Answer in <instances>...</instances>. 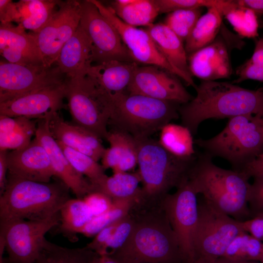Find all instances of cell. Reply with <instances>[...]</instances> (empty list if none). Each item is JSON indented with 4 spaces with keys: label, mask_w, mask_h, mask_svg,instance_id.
<instances>
[{
    "label": "cell",
    "mask_w": 263,
    "mask_h": 263,
    "mask_svg": "<svg viewBox=\"0 0 263 263\" xmlns=\"http://www.w3.org/2000/svg\"><path fill=\"white\" fill-rule=\"evenodd\" d=\"M162 206L178 240L187 263H194L193 236L198 219L197 194L188 180L168 194Z\"/></svg>",
    "instance_id": "9a60e30c"
},
{
    "label": "cell",
    "mask_w": 263,
    "mask_h": 263,
    "mask_svg": "<svg viewBox=\"0 0 263 263\" xmlns=\"http://www.w3.org/2000/svg\"><path fill=\"white\" fill-rule=\"evenodd\" d=\"M223 16L241 37L252 38L258 36L257 15L251 10L239 5L237 0H233Z\"/></svg>",
    "instance_id": "f35d334b"
},
{
    "label": "cell",
    "mask_w": 263,
    "mask_h": 263,
    "mask_svg": "<svg viewBox=\"0 0 263 263\" xmlns=\"http://www.w3.org/2000/svg\"><path fill=\"white\" fill-rule=\"evenodd\" d=\"M0 52L10 63L43 64L33 33H27L21 26L12 23H0Z\"/></svg>",
    "instance_id": "44dd1931"
},
{
    "label": "cell",
    "mask_w": 263,
    "mask_h": 263,
    "mask_svg": "<svg viewBox=\"0 0 263 263\" xmlns=\"http://www.w3.org/2000/svg\"><path fill=\"white\" fill-rule=\"evenodd\" d=\"M106 139L110 147L101 157V165L106 169H112L113 173L126 172L132 170L138 164L137 141L124 131L112 129Z\"/></svg>",
    "instance_id": "cb8c5ba5"
},
{
    "label": "cell",
    "mask_w": 263,
    "mask_h": 263,
    "mask_svg": "<svg viewBox=\"0 0 263 263\" xmlns=\"http://www.w3.org/2000/svg\"><path fill=\"white\" fill-rule=\"evenodd\" d=\"M60 0H20L15 2L14 22L33 33L39 31L57 10Z\"/></svg>",
    "instance_id": "f1b7e54d"
},
{
    "label": "cell",
    "mask_w": 263,
    "mask_h": 263,
    "mask_svg": "<svg viewBox=\"0 0 263 263\" xmlns=\"http://www.w3.org/2000/svg\"><path fill=\"white\" fill-rule=\"evenodd\" d=\"M94 62L91 41L79 25L61 48L55 64L67 78L73 79L85 76Z\"/></svg>",
    "instance_id": "603a6c76"
},
{
    "label": "cell",
    "mask_w": 263,
    "mask_h": 263,
    "mask_svg": "<svg viewBox=\"0 0 263 263\" xmlns=\"http://www.w3.org/2000/svg\"><path fill=\"white\" fill-rule=\"evenodd\" d=\"M129 213L134 220L132 231L109 255L117 263H187L162 203L137 200Z\"/></svg>",
    "instance_id": "6da1fadb"
},
{
    "label": "cell",
    "mask_w": 263,
    "mask_h": 263,
    "mask_svg": "<svg viewBox=\"0 0 263 263\" xmlns=\"http://www.w3.org/2000/svg\"><path fill=\"white\" fill-rule=\"evenodd\" d=\"M159 14L184 9L216 8L222 15L228 5L229 0H154Z\"/></svg>",
    "instance_id": "b9f144b4"
},
{
    "label": "cell",
    "mask_w": 263,
    "mask_h": 263,
    "mask_svg": "<svg viewBox=\"0 0 263 263\" xmlns=\"http://www.w3.org/2000/svg\"><path fill=\"white\" fill-rule=\"evenodd\" d=\"M126 92L182 105L193 98L175 75L153 65L138 66Z\"/></svg>",
    "instance_id": "2e32d148"
},
{
    "label": "cell",
    "mask_w": 263,
    "mask_h": 263,
    "mask_svg": "<svg viewBox=\"0 0 263 263\" xmlns=\"http://www.w3.org/2000/svg\"><path fill=\"white\" fill-rule=\"evenodd\" d=\"M80 11V1L60 0L57 10L47 24L33 33L44 65H54L61 48L79 25Z\"/></svg>",
    "instance_id": "5bb4252c"
},
{
    "label": "cell",
    "mask_w": 263,
    "mask_h": 263,
    "mask_svg": "<svg viewBox=\"0 0 263 263\" xmlns=\"http://www.w3.org/2000/svg\"><path fill=\"white\" fill-rule=\"evenodd\" d=\"M191 75L205 81L228 78L232 73L229 49L221 36L188 56Z\"/></svg>",
    "instance_id": "ffe728a7"
},
{
    "label": "cell",
    "mask_w": 263,
    "mask_h": 263,
    "mask_svg": "<svg viewBox=\"0 0 263 263\" xmlns=\"http://www.w3.org/2000/svg\"><path fill=\"white\" fill-rule=\"evenodd\" d=\"M69 190L60 180L42 183L7 177L0 195V225L52 217L71 198Z\"/></svg>",
    "instance_id": "277c9868"
},
{
    "label": "cell",
    "mask_w": 263,
    "mask_h": 263,
    "mask_svg": "<svg viewBox=\"0 0 263 263\" xmlns=\"http://www.w3.org/2000/svg\"><path fill=\"white\" fill-rule=\"evenodd\" d=\"M90 0L117 30L133 61L159 67L180 77L194 89L197 87L192 78L178 70L167 60L145 29L126 24L116 15L110 6H106L96 0Z\"/></svg>",
    "instance_id": "4fadbf2b"
},
{
    "label": "cell",
    "mask_w": 263,
    "mask_h": 263,
    "mask_svg": "<svg viewBox=\"0 0 263 263\" xmlns=\"http://www.w3.org/2000/svg\"><path fill=\"white\" fill-rule=\"evenodd\" d=\"M74 124L106 139L112 112L110 94L90 76L67 79L66 96Z\"/></svg>",
    "instance_id": "ba28073f"
},
{
    "label": "cell",
    "mask_w": 263,
    "mask_h": 263,
    "mask_svg": "<svg viewBox=\"0 0 263 263\" xmlns=\"http://www.w3.org/2000/svg\"><path fill=\"white\" fill-rule=\"evenodd\" d=\"M66 81L0 103V115L38 120L51 116L62 107Z\"/></svg>",
    "instance_id": "e0dca14e"
},
{
    "label": "cell",
    "mask_w": 263,
    "mask_h": 263,
    "mask_svg": "<svg viewBox=\"0 0 263 263\" xmlns=\"http://www.w3.org/2000/svg\"><path fill=\"white\" fill-rule=\"evenodd\" d=\"M206 153L198 155L188 182L198 195L215 207L239 221L250 218L251 185L244 172L221 168Z\"/></svg>",
    "instance_id": "3957f363"
},
{
    "label": "cell",
    "mask_w": 263,
    "mask_h": 263,
    "mask_svg": "<svg viewBox=\"0 0 263 263\" xmlns=\"http://www.w3.org/2000/svg\"><path fill=\"white\" fill-rule=\"evenodd\" d=\"M160 145L167 150L178 157H189L195 154L192 134L182 125L171 123L160 130Z\"/></svg>",
    "instance_id": "836d02e7"
},
{
    "label": "cell",
    "mask_w": 263,
    "mask_h": 263,
    "mask_svg": "<svg viewBox=\"0 0 263 263\" xmlns=\"http://www.w3.org/2000/svg\"><path fill=\"white\" fill-rule=\"evenodd\" d=\"M59 224V213L41 221L19 220L0 225V255L3 263H36L41 254L45 235Z\"/></svg>",
    "instance_id": "30bf717a"
},
{
    "label": "cell",
    "mask_w": 263,
    "mask_h": 263,
    "mask_svg": "<svg viewBox=\"0 0 263 263\" xmlns=\"http://www.w3.org/2000/svg\"><path fill=\"white\" fill-rule=\"evenodd\" d=\"M93 263H117L109 255L100 256L97 255Z\"/></svg>",
    "instance_id": "816d5d0a"
},
{
    "label": "cell",
    "mask_w": 263,
    "mask_h": 263,
    "mask_svg": "<svg viewBox=\"0 0 263 263\" xmlns=\"http://www.w3.org/2000/svg\"><path fill=\"white\" fill-rule=\"evenodd\" d=\"M260 262L261 263H263V255H262V258H261V259Z\"/></svg>",
    "instance_id": "db71d44e"
},
{
    "label": "cell",
    "mask_w": 263,
    "mask_h": 263,
    "mask_svg": "<svg viewBox=\"0 0 263 263\" xmlns=\"http://www.w3.org/2000/svg\"><path fill=\"white\" fill-rule=\"evenodd\" d=\"M138 66L134 61L111 60L93 64L87 75L112 94L126 92Z\"/></svg>",
    "instance_id": "d4e9b609"
},
{
    "label": "cell",
    "mask_w": 263,
    "mask_h": 263,
    "mask_svg": "<svg viewBox=\"0 0 263 263\" xmlns=\"http://www.w3.org/2000/svg\"><path fill=\"white\" fill-rule=\"evenodd\" d=\"M240 222L244 231L263 242V215H256Z\"/></svg>",
    "instance_id": "f6af8a7d"
},
{
    "label": "cell",
    "mask_w": 263,
    "mask_h": 263,
    "mask_svg": "<svg viewBox=\"0 0 263 263\" xmlns=\"http://www.w3.org/2000/svg\"><path fill=\"white\" fill-rule=\"evenodd\" d=\"M263 242L243 231L237 235L221 258L235 262L260 261Z\"/></svg>",
    "instance_id": "e575fe53"
},
{
    "label": "cell",
    "mask_w": 263,
    "mask_h": 263,
    "mask_svg": "<svg viewBox=\"0 0 263 263\" xmlns=\"http://www.w3.org/2000/svg\"><path fill=\"white\" fill-rule=\"evenodd\" d=\"M238 76L232 83H239L246 80H254L263 82V38L255 41L252 55L236 70Z\"/></svg>",
    "instance_id": "60d3db41"
},
{
    "label": "cell",
    "mask_w": 263,
    "mask_h": 263,
    "mask_svg": "<svg viewBox=\"0 0 263 263\" xmlns=\"http://www.w3.org/2000/svg\"><path fill=\"white\" fill-rule=\"evenodd\" d=\"M8 150L0 151V195L4 191L8 173L7 154Z\"/></svg>",
    "instance_id": "c3c4849f"
},
{
    "label": "cell",
    "mask_w": 263,
    "mask_h": 263,
    "mask_svg": "<svg viewBox=\"0 0 263 263\" xmlns=\"http://www.w3.org/2000/svg\"><path fill=\"white\" fill-rule=\"evenodd\" d=\"M56 141L72 166L90 181L93 188L107 176L105 172V169L97 161Z\"/></svg>",
    "instance_id": "74e56055"
},
{
    "label": "cell",
    "mask_w": 263,
    "mask_h": 263,
    "mask_svg": "<svg viewBox=\"0 0 263 263\" xmlns=\"http://www.w3.org/2000/svg\"><path fill=\"white\" fill-rule=\"evenodd\" d=\"M38 122L25 117L0 115V151L27 147L36 135Z\"/></svg>",
    "instance_id": "4316f807"
},
{
    "label": "cell",
    "mask_w": 263,
    "mask_h": 263,
    "mask_svg": "<svg viewBox=\"0 0 263 263\" xmlns=\"http://www.w3.org/2000/svg\"><path fill=\"white\" fill-rule=\"evenodd\" d=\"M158 50L176 69L191 77L183 42L165 23L152 24L145 29Z\"/></svg>",
    "instance_id": "484cf974"
},
{
    "label": "cell",
    "mask_w": 263,
    "mask_h": 263,
    "mask_svg": "<svg viewBox=\"0 0 263 263\" xmlns=\"http://www.w3.org/2000/svg\"><path fill=\"white\" fill-rule=\"evenodd\" d=\"M49 127L56 140L97 162L101 159L106 148L102 144L101 139L92 132L66 122L57 112L51 116Z\"/></svg>",
    "instance_id": "7402d4cb"
},
{
    "label": "cell",
    "mask_w": 263,
    "mask_h": 263,
    "mask_svg": "<svg viewBox=\"0 0 263 263\" xmlns=\"http://www.w3.org/2000/svg\"><path fill=\"white\" fill-rule=\"evenodd\" d=\"M194 263H261L257 261H244V262H235L230 261L223 258H220L214 261L211 262H201L196 261Z\"/></svg>",
    "instance_id": "f907efd6"
},
{
    "label": "cell",
    "mask_w": 263,
    "mask_h": 263,
    "mask_svg": "<svg viewBox=\"0 0 263 263\" xmlns=\"http://www.w3.org/2000/svg\"><path fill=\"white\" fill-rule=\"evenodd\" d=\"M67 77L55 65L0 63V103L64 83Z\"/></svg>",
    "instance_id": "7c38bea8"
},
{
    "label": "cell",
    "mask_w": 263,
    "mask_h": 263,
    "mask_svg": "<svg viewBox=\"0 0 263 263\" xmlns=\"http://www.w3.org/2000/svg\"><path fill=\"white\" fill-rule=\"evenodd\" d=\"M137 141L138 172L142 185L139 199L161 203L172 188H178L188 180L197 156L174 155L150 137Z\"/></svg>",
    "instance_id": "5b68a950"
},
{
    "label": "cell",
    "mask_w": 263,
    "mask_h": 263,
    "mask_svg": "<svg viewBox=\"0 0 263 263\" xmlns=\"http://www.w3.org/2000/svg\"><path fill=\"white\" fill-rule=\"evenodd\" d=\"M59 215V230L72 240L94 217L83 199L79 198L68 200L60 209Z\"/></svg>",
    "instance_id": "1f68e13d"
},
{
    "label": "cell",
    "mask_w": 263,
    "mask_h": 263,
    "mask_svg": "<svg viewBox=\"0 0 263 263\" xmlns=\"http://www.w3.org/2000/svg\"><path fill=\"white\" fill-rule=\"evenodd\" d=\"M83 199L90 208L94 216L106 212L113 203V200L111 198L98 191L92 192L86 195Z\"/></svg>",
    "instance_id": "7bdbcfd3"
},
{
    "label": "cell",
    "mask_w": 263,
    "mask_h": 263,
    "mask_svg": "<svg viewBox=\"0 0 263 263\" xmlns=\"http://www.w3.org/2000/svg\"><path fill=\"white\" fill-rule=\"evenodd\" d=\"M252 217L263 215V176L254 177L248 202Z\"/></svg>",
    "instance_id": "ee69618b"
},
{
    "label": "cell",
    "mask_w": 263,
    "mask_h": 263,
    "mask_svg": "<svg viewBox=\"0 0 263 263\" xmlns=\"http://www.w3.org/2000/svg\"><path fill=\"white\" fill-rule=\"evenodd\" d=\"M50 117L38 120L35 137L47 152L55 176L72 190L76 198L83 199L94 191L93 186L74 169L52 135L49 127Z\"/></svg>",
    "instance_id": "ac0fdd59"
},
{
    "label": "cell",
    "mask_w": 263,
    "mask_h": 263,
    "mask_svg": "<svg viewBox=\"0 0 263 263\" xmlns=\"http://www.w3.org/2000/svg\"><path fill=\"white\" fill-rule=\"evenodd\" d=\"M49 263H93L97 254L85 246L69 248L45 240L41 253Z\"/></svg>",
    "instance_id": "8d00e7d4"
},
{
    "label": "cell",
    "mask_w": 263,
    "mask_h": 263,
    "mask_svg": "<svg viewBox=\"0 0 263 263\" xmlns=\"http://www.w3.org/2000/svg\"><path fill=\"white\" fill-rule=\"evenodd\" d=\"M110 7L120 19L133 27L149 26L159 14L154 0H116Z\"/></svg>",
    "instance_id": "4dcf8cb0"
},
{
    "label": "cell",
    "mask_w": 263,
    "mask_h": 263,
    "mask_svg": "<svg viewBox=\"0 0 263 263\" xmlns=\"http://www.w3.org/2000/svg\"><path fill=\"white\" fill-rule=\"evenodd\" d=\"M7 160V177L48 183L55 176L47 152L35 137L24 148L8 151Z\"/></svg>",
    "instance_id": "d6986e66"
},
{
    "label": "cell",
    "mask_w": 263,
    "mask_h": 263,
    "mask_svg": "<svg viewBox=\"0 0 263 263\" xmlns=\"http://www.w3.org/2000/svg\"><path fill=\"white\" fill-rule=\"evenodd\" d=\"M110 94L112 112L109 125L137 140L150 136L180 118L178 104L127 92Z\"/></svg>",
    "instance_id": "8992f818"
},
{
    "label": "cell",
    "mask_w": 263,
    "mask_h": 263,
    "mask_svg": "<svg viewBox=\"0 0 263 263\" xmlns=\"http://www.w3.org/2000/svg\"><path fill=\"white\" fill-rule=\"evenodd\" d=\"M196 95L179 108L182 125L192 134L203 121L263 113V90L244 88L227 82L201 80Z\"/></svg>",
    "instance_id": "7a4b0ae2"
},
{
    "label": "cell",
    "mask_w": 263,
    "mask_h": 263,
    "mask_svg": "<svg viewBox=\"0 0 263 263\" xmlns=\"http://www.w3.org/2000/svg\"><path fill=\"white\" fill-rule=\"evenodd\" d=\"M140 193L130 198L113 199L111 208L99 215L94 216L79 231V233L87 237H94L104 228L127 214L138 199Z\"/></svg>",
    "instance_id": "d590c367"
},
{
    "label": "cell",
    "mask_w": 263,
    "mask_h": 263,
    "mask_svg": "<svg viewBox=\"0 0 263 263\" xmlns=\"http://www.w3.org/2000/svg\"><path fill=\"white\" fill-rule=\"evenodd\" d=\"M240 171L249 178L263 176V152L247 163Z\"/></svg>",
    "instance_id": "bcb514c9"
},
{
    "label": "cell",
    "mask_w": 263,
    "mask_h": 263,
    "mask_svg": "<svg viewBox=\"0 0 263 263\" xmlns=\"http://www.w3.org/2000/svg\"><path fill=\"white\" fill-rule=\"evenodd\" d=\"M16 12V4L10 0H0V23L14 22Z\"/></svg>",
    "instance_id": "7dc6e473"
},
{
    "label": "cell",
    "mask_w": 263,
    "mask_h": 263,
    "mask_svg": "<svg viewBox=\"0 0 263 263\" xmlns=\"http://www.w3.org/2000/svg\"><path fill=\"white\" fill-rule=\"evenodd\" d=\"M243 231L239 221L221 211L203 197L198 199V219L192 240L194 263L222 257L233 239Z\"/></svg>",
    "instance_id": "9c48e42d"
},
{
    "label": "cell",
    "mask_w": 263,
    "mask_h": 263,
    "mask_svg": "<svg viewBox=\"0 0 263 263\" xmlns=\"http://www.w3.org/2000/svg\"><path fill=\"white\" fill-rule=\"evenodd\" d=\"M80 4L79 25L91 41L94 61H133L117 30L97 7L90 0L80 1Z\"/></svg>",
    "instance_id": "8fae6325"
},
{
    "label": "cell",
    "mask_w": 263,
    "mask_h": 263,
    "mask_svg": "<svg viewBox=\"0 0 263 263\" xmlns=\"http://www.w3.org/2000/svg\"><path fill=\"white\" fill-rule=\"evenodd\" d=\"M207 9L185 41V48L188 55L212 42L222 28L223 16L220 11L215 7Z\"/></svg>",
    "instance_id": "f546056e"
},
{
    "label": "cell",
    "mask_w": 263,
    "mask_h": 263,
    "mask_svg": "<svg viewBox=\"0 0 263 263\" xmlns=\"http://www.w3.org/2000/svg\"><path fill=\"white\" fill-rule=\"evenodd\" d=\"M238 4L253 11L257 15H263V0H238Z\"/></svg>",
    "instance_id": "681fc988"
},
{
    "label": "cell",
    "mask_w": 263,
    "mask_h": 263,
    "mask_svg": "<svg viewBox=\"0 0 263 263\" xmlns=\"http://www.w3.org/2000/svg\"><path fill=\"white\" fill-rule=\"evenodd\" d=\"M134 225V219L129 212L99 231L86 246L99 255H110L124 244Z\"/></svg>",
    "instance_id": "83f0119b"
},
{
    "label": "cell",
    "mask_w": 263,
    "mask_h": 263,
    "mask_svg": "<svg viewBox=\"0 0 263 263\" xmlns=\"http://www.w3.org/2000/svg\"><path fill=\"white\" fill-rule=\"evenodd\" d=\"M211 157L226 160L233 170L240 171L263 152V113L229 118L224 129L209 139L194 142Z\"/></svg>",
    "instance_id": "52a82bcc"
},
{
    "label": "cell",
    "mask_w": 263,
    "mask_h": 263,
    "mask_svg": "<svg viewBox=\"0 0 263 263\" xmlns=\"http://www.w3.org/2000/svg\"><path fill=\"white\" fill-rule=\"evenodd\" d=\"M36 263H49L44 256L41 253V255L37 260Z\"/></svg>",
    "instance_id": "f5cc1de1"
},
{
    "label": "cell",
    "mask_w": 263,
    "mask_h": 263,
    "mask_svg": "<svg viewBox=\"0 0 263 263\" xmlns=\"http://www.w3.org/2000/svg\"><path fill=\"white\" fill-rule=\"evenodd\" d=\"M202 9L176 10L169 13L165 24L184 42L201 16Z\"/></svg>",
    "instance_id": "ab89813d"
},
{
    "label": "cell",
    "mask_w": 263,
    "mask_h": 263,
    "mask_svg": "<svg viewBox=\"0 0 263 263\" xmlns=\"http://www.w3.org/2000/svg\"><path fill=\"white\" fill-rule=\"evenodd\" d=\"M141 180L139 174L135 172L113 173L107 176L94 187V191L104 193L112 199H124L138 195L141 191Z\"/></svg>",
    "instance_id": "d6a6232c"
}]
</instances>
